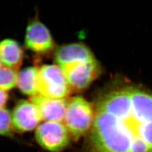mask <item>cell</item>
Segmentation results:
<instances>
[{"mask_svg": "<svg viewBox=\"0 0 152 152\" xmlns=\"http://www.w3.org/2000/svg\"><path fill=\"white\" fill-rule=\"evenodd\" d=\"M91 127L96 152H152V93L126 87L104 94Z\"/></svg>", "mask_w": 152, "mask_h": 152, "instance_id": "cell-1", "label": "cell"}, {"mask_svg": "<svg viewBox=\"0 0 152 152\" xmlns=\"http://www.w3.org/2000/svg\"><path fill=\"white\" fill-rule=\"evenodd\" d=\"M95 112L91 104L81 96L68 100L64 125L75 140L85 135L92 127Z\"/></svg>", "mask_w": 152, "mask_h": 152, "instance_id": "cell-2", "label": "cell"}, {"mask_svg": "<svg viewBox=\"0 0 152 152\" xmlns=\"http://www.w3.org/2000/svg\"><path fill=\"white\" fill-rule=\"evenodd\" d=\"M37 87L39 95L51 99H66L71 92L58 65H44L38 68Z\"/></svg>", "mask_w": 152, "mask_h": 152, "instance_id": "cell-3", "label": "cell"}, {"mask_svg": "<svg viewBox=\"0 0 152 152\" xmlns=\"http://www.w3.org/2000/svg\"><path fill=\"white\" fill-rule=\"evenodd\" d=\"M69 134L62 122L46 121L37 127L34 137L42 149L50 152H60L69 144Z\"/></svg>", "mask_w": 152, "mask_h": 152, "instance_id": "cell-4", "label": "cell"}, {"mask_svg": "<svg viewBox=\"0 0 152 152\" xmlns=\"http://www.w3.org/2000/svg\"><path fill=\"white\" fill-rule=\"evenodd\" d=\"M71 91L81 92L88 87L98 77L99 66L96 60L77 61L60 67Z\"/></svg>", "mask_w": 152, "mask_h": 152, "instance_id": "cell-5", "label": "cell"}, {"mask_svg": "<svg viewBox=\"0 0 152 152\" xmlns=\"http://www.w3.org/2000/svg\"><path fill=\"white\" fill-rule=\"evenodd\" d=\"M11 118L12 130L19 133L34 130L42 121L37 107L26 100L18 101L11 112Z\"/></svg>", "mask_w": 152, "mask_h": 152, "instance_id": "cell-6", "label": "cell"}, {"mask_svg": "<svg viewBox=\"0 0 152 152\" xmlns=\"http://www.w3.org/2000/svg\"><path fill=\"white\" fill-rule=\"evenodd\" d=\"M25 45L37 54H44L53 50L55 44L48 28L42 22L34 19L28 25Z\"/></svg>", "mask_w": 152, "mask_h": 152, "instance_id": "cell-7", "label": "cell"}, {"mask_svg": "<svg viewBox=\"0 0 152 152\" xmlns=\"http://www.w3.org/2000/svg\"><path fill=\"white\" fill-rule=\"evenodd\" d=\"M29 100L38 109L42 121H64L68 102L66 99H51L38 94L29 97Z\"/></svg>", "mask_w": 152, "mask_h": 152, "instance_id": "cell-8", "label": "cell"}, {"mask_svg": "<svg viewBox=\"0 0 152 152\" xmlns=\"http://www.w3.org/2000/svg\"><path fill=\"white\" fill-rule=\"evenodd\" d=\"M95 60L91 50L82 44L66 45L59 48L55 53V60L59 67L77 61Z\"/></svg>", "mask_w": 152, "mask_h": 152, "instance_id": "cell-9", "label": "cell"}, {"mask_svg": "<svg viewBox=\"0 0 152 152\" xmlns=\"http://www.w3.org/2000/svg\"><path fill=\"white\" fill-rule=\"evenodd\" d=\"M0 59L5 66L18 71L24 59L23 49L15 40L5 39L0 42Z\"/></svg>", "mask_w": 152, "mask_h": 152, "instance_id": "cell-10", "label": "cell"}, {"mask_svg": "<svg viewBox=\"0 0 152 152\" xmlns=\"http://www.w3.org/2000/svg\"><path fill=\"white\" fill-rule=\"evenodd\" d=\"M38 68L29 66L18 72L17 86L21 92L30 97L38 95L37 87Z\"/></svg>", "mask_w": 152, "mask_h": 152, "instance_id": "cell-11", "label": "cell"}, {"mask_svg": "<svg viewBox=\"0 0 152 152\" xmlns=\"http://www.w3.org/2000/svg\"><path fill=\"white\" fill-rule=\"evenodd\" d=\"M18 76L17 70L6 66L0 68V90L6 91L16 87Z\"/></svg>", "mask_w": 152, "mask_h": 152, "instance_id": "cell-12", "label": "cell"}, {"mask_svg": "<svg viewBox=\"0 0 152 152\" xmlns=\"http://www.w3.org/2000/svg\"><path fill=\"white\" fill-rule=\"evenodd\" d=\"M11 113L6 108L0 109V135L12 136Z\"/></svg>", "mask_w": 152, "mask_h": 152, "instance_id": "cell-13", "label": "cell"}, {"mask_svg": "<svg viewBox=\"0 0 152 152\" xmlns=\"http://www.w3.org/2000/svg\"><path fill=\"white\" fill-rule=\"evenodd\" d=\"M9 100V94L5 91L0 90V109L5 108Z\"/></svg>", "mask_w": 152, "mask_h": 152, "instance_id": "cell-14", "label": "cell"}, {"mask_svg": "<svg viewBox=\"0 0 152 152\" xmlns=\"http://www.w3.org/2000/svg\"><path fill=\"white\" fill-rule=\"evenodd\" d=\"M2 66V63L1 60V59H0V68H1Z\"/></svg>", "mask_w": 152, "mask_h": 152, "instance_id": "cell-15", "label": "cell"}]
</instances>
